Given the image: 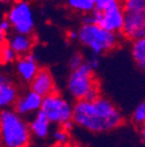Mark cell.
Returning a JSON list of instances; mask_svg holds the SVG:
<instances>
[{"mask_svg":"<svg viewBox=\"0 0 145 147\" xmlns=\"http://www.w3.org/2000/svg\"><path fill=\"white\" fill-rule=\"evenodd\" d=\"M72 120L81 128L93 133H106L118 128L123 115L118 107L104 97L95 99H79L72 105Z\"/></svg>","mask_w":145,"mask_h":147,"instance_id":"obj_1","label":"cell"},{"mask_svg":"<svg viewBox=\"0 0 145 147\" xmlns=\"http://www.w3.org/2000/svg\"><path fill=\"white\" fill-rule=\"evenodd\" d=\"M31 144L28 121L13 107L0 111V145L6 147H27Z\"/></svg>","mask_w":145,"mask_h":147,"instance_id":"obj_2","label":"cell"},{"mask_svg":"<svg viewBox=\"0 0 145 147\" xmlns=\"http://www.w3.org/2000/svg\"><path fill=\"white\" fill-rule=\"evenodd\" d=\"M94 69L87 60L78 68L71 70L67 78V91L76 100H92L100 96V88L96 81Z\"/></svg>","mask_w":145,"mask_h":147,"instance_id":"obj_3","label":"cell"},{"mask_svg":"<svg viewBox=\"0 0 145 147\" xmlns=\"http://www.w3.org/2000/svg\"><path fill=\"white\" fill-rule=\"evenodd\" d=\"M85 48L89 49L92 54L103 55L115 49L118 45L117 33L110 32L96 24H82L78 29V39Z\"/></svg>","mask_w":145,"mask_h":147,"instance_id":"obj_4","label":"cell"},{"mask_svg":"<svg viewBox=\"0 0 145 147\" xmlns=\"http://www.w3.org/2000/svg\"><path fill=\"white\" fill-rule=\"evenodd\" d=\"M89 14L93 24L117 34L121 32L124 12L120 0H95L94 8Z\"/></svg>","mask_w":145,"mask_h":147,"instance_id":"obj_5","label":"cell"},{"mask_svg":"<svg viewBox=\"0 0 145 147\" xmlns=\"http://www.w3.org/2000/svg\"><path fill=\"white\" fill-rule=\"evenodd\" d=\"M41 111L48 117L51 124L61 126L72 119V104L59 92H53L42 97Z\"/></svg>","mask_w":145,"mask_h":147,"instance_id":"obj_6","label":"cell"},{"mask_svg":"<svg viewBox=\"0 0 145 147\" xmlns=\"http://www.w3.org/2000/svg\"><path fill=\"white\" fill-rule=\"evenodd\" d=\"M6 19L8 20L11 28L15 33L31 34L35 28V19L31 6L25 0L16 1L7 13Z\"/></svg>","mask_w":145,"mask_h":147,"instance_id":"obj_7","label":"cell"},{"mask_svg":"<svg viewBox=\"0 0 145 147\" xmlns=\"http://www.w3.org/2000/svg\"><path fill=\"white\" fill-rule=\"evenodd\" d=\"M120 33L131 41L145 38V12H124Z\"/></svg>","mask_w":145,"mask_h":147,"instance_id":"obj_8","label":"cell"},{"mask_svg":"<svg viewBox=\"0 0 145 147\" xmlns=\"http://www.w3.org/2000/svg\"><path fill=\"white\" fill-rule=\"evenodd\" d=\"M41 104H42V96L36 94L31 89H29L21 95L19 94L12 107L19 115L27 117L37 112L41 109Z\"/></svg>","mask_w":145,"mask_h":147,"instance_id":"obj_9","label":"cell"},{"mask_svg":"<svg viewBox=\"0 0 145 147\" xmlns=\"http://www.w3.org/2000/svg\"><path fill=\"white\" fill-rule=\"evenodd\" d=\"M29 84L30 89L42 97L56 91L55 80H53L51 71L47 68H40L33 80L29 82Z\"/></svg>","mask_w":145,"mask_h":147,"instance_id":"obj_10","label":"cell"},{"mask_svg":"<svg viewBox=\"0 0 145 147\" xmlns=\"http://www.w3.org/2000/svg\"><path fill=\"white\" fill-rule=\"evenodd\" d=\"M19 94V88L12 77L0 71V111L12 107Z\"/></svg>","mask_w":145,"mask_h":147,"instance_id":"obj_11","label":"cell"},{"mask_svg":"<svg viewBox=\"0 0 145 147\" xmlns=\"http://www.w3.org/2000/svg\"><path fill=\"white\" fill-rule=\"evenodd\" d=\"M39 69L40 67H39L37 60H36V57L31 53L19 56L15 60L16 74L19 76V78L25 83H29Z\"/></svg>","mask_w":145,"mask_h":147,"instance_id":"obj_12","label":"cell"},{"mask_svg":"<svg viewBox=\"0 0 145 147\" xmlns=\"http://www.w3.org/2000/svg\"><path fill=\"white\" fill-rule=\"evenodd\" d=\"M28 125H29L31 137H35L36 139L44 140V139H48V137L50 136L52 124L41 110H39L37 112H35L33 115V118L30 119Z\"/></svg>","mask_w":145,"mask_h":147,"instance_id":"obj_13","label":"cell"},{"mask_svg":"<svg viewBox=\"0 0 145 147\" xmlns=\"http://www.w3.org/2000/svg\"><path fill=\"white\" fill-rule=\"evenodd\" d=\"M7 45L14 50V53L19 56L31 53L34 47V39L31 34H22V33H14L11 35V38Z\"/></svg>","mask_w":145,"mask_h":147,"instance_id":"obj_14","label":"cell"},{"mask_svg":"<svg viewBox=\"0 0 145 147\" xmlns=\"http://www.w3.org/2000/svg\"><path fill=\"white\" fill-rule=\"evenodd\" d=\"M131 54L136 64L140 69H144L145 68V38L134 40Z\"/></svg>","mask_w":145,"mask_h":147,"instance_id":"obj_15","label":"cell"},{"mask_svg":"<svg viewBox=\"0 0 145 147\" xmlns=\"http://www.w3.org/2000/svg\"><path fill=\"white\" fill-rule=\"evenodd\" d=\"M67 5L70 6L71 9L76 12L88 14L93 11L95 0H67Z\"/></svg>","mask_w":145,"mask_h":147,"instance_id":"obj_16","label":"cell"},{"mask_svg":"<svg viewBox=\"0 0 145 147\" xmlns=\"http://www.w3.org/2000/svg\"><path fill=\"white\" fill-rule=\"evenodd\" d=\"M123 12H145V0H121Z\"/></svg>","mask_w":145,"mask_h":147,"instance_id":"obj_17","label":"cell"},{"mask_svg":"<svg viewBox=\"0 0 145 147\" xmlns=\"http://www.w3.org/2000/svg\"><path fill=\"white\" fill-rule=\"evenodd\" d=\"M52 140L55 145H59V146H67L71 141V137L70 133L67 131H65L63 127L58 126L55 131L52 132Z\"/></svg>","mask_w":145,"mask_h":147,"instance_id":"obj_18","label":"cell"},{"mask_svg":"<svg viewBox=\"0 0 145 147\" xmlns=\"http://www.w3.org/2000/svg\"><path fill=\"white\" fill-rule=\"evenodd\" d=\"M17 59V55L14 53V50L6 43H3L0 47V62L4 64H9L15 62V60Z\"/></svg>","mask_w":145,"mask_h":147,"instance_id":"obj_19","label":"cell"},{"mask_svg":"<svg viewBox=\"0 0 145 147\" xmlns=\"http://www.w3.org/2000/svg\"><path fill=\"white\" fill-rule=\"evenodd\" d=\"M132 121L134 124L138 125V126H142L145 124V103L142 102L139 103L136 109L134 110V112H132Z\"/></svg>","mask_w":145,"mask_h":147,"instance_id":"obj_20","label":"cell"},{"mask_svg":"<svg viewBox=\"0 0 145 147\" xmlns=\"http://www.w3.org/2000/svg\"><path fill=\"white\" fill-rule=\"evenodd\" d=\"M85 61V57L81 53H74L69 60V68L70 70H73L76 68H78L80 64H82Z\"/></svg>","mask_w":145,"mask_h":147,"instance_id":"obj_21","label":"cell"},{"mask_svg":"<svg viewBox=\"0 0 145 147\" xmlns=\"http://www.w3.org/2000/svg\"><path fill=\"white\" fill-rule=\"evenodd\" d=\"M74 126H76V124L73 123V120H67V121H65L63 125H61V127H63L65 131H67L69 133H71L72 131H73V128H74Z\"/></svg>","mask_w":145,"mask_h":147,"instance_id":"obj_22","label":"cell"},{"mask_svg":"<svg viewBox=\"0 0 145 147\" xmlns=\"http://www.w3.org/2000/svg\"><path fill=\"white\" fill-rule=\"evenodd\" d=\"M87 61L89 62V64H90V65H92V68H93L94 70H96V69L99 68L100 61H99V57L96 56V55H94V56H93V57H90V59H88Z\"/></svg>","mask_w":145,"mask_h":147,"instance_id":"obj_23","label":"cell"},{"mask_svg":"<svg viewBox=\"0 0 145 147\" xmlns=\"http://www.w3.org/2000/svg\"><path fill=\"white\" fill-rule=\"evenodd\" d=\"M66 38L69 39V40H71V41H74V40H77L78 39V30H67L66 32Z\"/></svg>","mask_w":145,"mask_h":147,"instance_id":"obj_24","label":"cell"},{"mask_svg":"<svg viewBox=\"0 0 145 147\" xmlns=\"http://www.w3.org/2000/svg\"><path fill=\"white\" fill-rule=\"evenodd\" d=\"M0 28H1L5 33H8V32H9V29H11V25H9V22H8L7 19H5V20H3L1 22H0Z\"/></svg>","mask_w":145,"mask_h":147,"instance_id":"obj_25","label":"cell"},{"mask_svg":"<svg viewBox=\"0 0 145 147\" xmlns=\"http://www.w3.org/2000/svg\"><path fill=\"white\" fill-rule=\"evenodd\" d=\"M6 34H7V33H5L1 28H0V45H3V43L5 42V40H6Z\"/></svg>","mask_w":145,"mask_h":147,"instance_id":"obj_26","label":"cell"},{"mask_svg":"<svg viewBox=\"0 0 145 147\" xmlns=\"http://www.w3.org/2000/svg\"><path fill=\"white\" fill-rule=\"evenodd\" d=\"M140 136H142V141L144 142V140H145V127H144V125H142V127H140Z\"/></svg>","mask_w":145,"mask_h":147,"instance_id":"obj_27","label":"cell"},{"mask_svg":"<svg viewBox=\"0 0 145 147\" xmlns=\"http://www.w3.org/2000/svg\"><path fill=\"white\" fill-rule=\"evenodd\" d=\"M9 1H11V0H0V3H3V4H7Z\"/></svg>","mask_w":145,"mask_h":147,"instance_id":"obj_28","label":"cell"},{"mask_svg":"<svg viewBox=\"0 0 145 147\" xmlns=\"http://www.w3.org/2000/svg\"><path fill=\"white\" fill-rule=\"evenodd\" d=\"M0 47H1V45H0Z\"/></svg>","mask_w":145,"mask_h":147,"instance_id":"obj_29","label":"cell"}]
</instances>
